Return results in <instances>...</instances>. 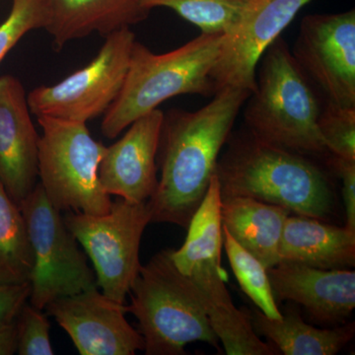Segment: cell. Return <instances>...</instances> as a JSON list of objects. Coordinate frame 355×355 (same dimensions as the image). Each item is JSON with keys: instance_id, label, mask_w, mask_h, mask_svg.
Here are the masks:
<instances>
[{"instance_id": "6da1fadb", "label": "cell", "mask_w": 355, "mask_h": 355, "mask_svg": "<svg viewBox=\"0 0 355 355\" xmlns=\"http://www.w3.org/2000/svg\"><path fill=\"white\" fill-rule=\"evenodd\" d=\"M251 92L224 87L197 111L164 113L157 166V188L149 198L151 222L188 228L202 205L236 119Z\"/></svg>"}, {"instance_id": "7a4b0ae2", "label": "cell", "mask_w": 355, "mask_h": 355, "mask_svg": "<svg viewBox=\"0 0 355 355\" xmlns=\"http://www.w3.org/2000/svg\"><path fill=\"white\" fill-rule=\"evenodd\" d=\"M216 175L221 198L245 197L324 220L334 195L326 173L303 154L268 144L246 128L231 132Z\"/></svg>"}, {"instance_id": "3957f363", "label": "cell", "mask_w": 355, "mask_h": 355, "mask_svg": "<svg viewBox=\"0 0 355 355\" xmlns=\"http://www.w3.org/2000/svg\"><path fill=\"white\" fill-rule=\"evenodd\" d=\"M221 195L216 175L188 226L183 246L171 250L178 270L193 287L228 355H275L279 350L254 331L245 309L231 299L221 268Z\"/></svg>"}, {"instance_id": "277c9868", "label": "cell", "mask_w": 355, "mask_h": 355, "mask_svg": "<svg viewBox=\"0 0 355 355\" xmlns=\"http://www.w3.org/2000/svg\"><path fill=\"white\" fill-rule=\"evenodd\" d=\"M223 36L202 33L164 53H153L135 41L123 89L103 118V135L108 139H116L133 121L177 96L211 97L216 94L211 71L220 53Z\"/></svg>"}, {"instance_id": "5b68a950", "label": "cell", "mask_w": 355, "mask_h": 355, "mask_svg": "<svg viewBox=\"0 0 355 355\" xmlns=\"http://www.w3.org/2000/svg\"><path fill=\"white\" fill-rule=\"evenodd\" d=\"M259 64L256 89L245 103L247 130L268 144L305 156L329 153L318 128L319 98L286 42L275 40Z\"/></svg>"}, {"instance_id": "8992f818", "label": "cell", "mask_w": 355, "mask_h": 355, "mask_svg": "<svg viewBox=\"0 0 355 355\" xmlns=\"http://www.w3.org/2000/svg\"><path fill=\"white\" fill-rule=\"evenodd\" d=\"M130 294L128 313L139 321L146 355L186 354L184 347L195 342L220 349L197 294L173 263L171 250L141 266Z\"/></svg>"}, {"instance_id": "52a82bcc", "label": "cell", "mask_w": 355, "mask_h": 355, "mask_svg": "<svg viewBox=\"0 0 355 355\" xmlns=\"http://www.w3.org/2000/svg\"><path fill=\"white\" fill-rule=\"evenodd\" d=\"M38 174L44 193L58 211L103 216L111 196L102 188L99 166L106 146L93 139L84 123L37 118Z\"/></svg>"}, {"instance_id": "ba28073f", "label": "cell", "mask_w": 355, "mask_h": 355, "mask_svg": "<svg viewBox=\"0 0 355 355\" xmlns=\"http://www.w3.org/2000/svg\"><path fill=\"white\" fill-rule=\"evenodd\" d=\"M62 218L92 261L98 287L109 298L125 304L142 266L140 242L151 222L148 202L119 198L103 216L67 211Z\"/></svg>"}, {"instance_id": "9c48e42d", "label": "cell", "mask_w": 355, "mask_h": 355, "mask_svg": "<svg viewBox=\"0 0 355 355\" xmlns=\"http://www.w3.org/2000/svg\"><path fill=\"white\" fill-rule=\"evenodd\" d=\"M34 257L30 304L39 310L55 299L74 295L97 286L96 275L79 250L41 184L22 205Z\"/></svg>"}, {"instance_id": "30bf717a", "label": "cell", "mask_w": 355, "mask_h": 355, "mask_svg": "<svg viewBox=\"0 0 355 355\" xmlns=\"http://www.w3.org/2000/svg\"><path fill=\"white\" fill-rule=\"evenodd\" d=\"M105 38L99 53L83 69L57 84L27 93L32 114L87 123L106 114L123 89L137 39L130 28Z\"/></svg>"}, {"instance_id": "8fae6325", "label": "cell", "mask_w": 355, "mask_h": 355, "mask_svg": "<svg viewBox=\"0 0 355 355\" xmlns=\"http://www.w3.org/2000/svg\"><path fill=\"white\" fill-rule=\"evenodd\" d=\"M291 53L326 101L355 108L354 9L305 16Z\"/></svg>"}, {"instance_id": "7c38bea8", "label": "cell", "mask_w": 355, "mask_h": 355, "mask_svg": "<svg viewBox=\"0 0 355 355\" xmlns=\"http://www.w3.org/2000/svg\"><path fill=\"white\" fill-rule=\"evenodd\" d=\"M98 288L55 299L44 310L69 334L81 355H133L144 350L141 334L125 319L127 306Z\"/></svg>"}, {"instance_id": "4fadbf2b", "label": "cell", "mask_w": 355, "mask_h": 355, "mask_svg": "<svg viewBox=\"0 0 355 355\" xmlns=\"http://www.w3.org/2000/svg\"><path fill=\"white\" fill-rule=\"evenodd\" d=\"M311 0H266L229 35L211 71L216 92L224 87L256 89L257 67L261 57Z\"/></svg>"}, {"instance_id": "5bb4252c", "label": "cell", "mask_w": 355, "mask_h": 355, "mask_svg": "<svg viewBox=\"0 0 355 355\" xmlns=\"http://www.w3.org/2000/svg\"><path fill=\"white\" fill-rule=\"evenodd\" d=\"M31 116L19 79L0 76V182L19 209L38 184L40 135Z\"/></svg>"}, {"instance_id": "9a60e30c", "label": "cell", "mask_w": 355, "mask_h": 355, "mask_svg": "<svg viewBox=\"0 0 355 355\" xmlns=\"http://www.w3.org/2000/svg\"><path fill=\"white\" fill-rule=\"evenodd\" d=\"M164 113L156 109L128 125L127 132L106 147L99 180L109 196L147 202L158 184L157 154Z\"/></svg>"}, {"instance_id": "2e32d148", "label": "cell", "mask_w": 355, "mask_h": 355, "mask_svg": "<svg viewBox=\"0 0 355 355\" xmlns=\"http://www.w3.org/2000/svg\"><path fill=\"white\" fill-rule=\"evenodd\" d=\"M268 275L275 301L302 306L317 323H343L354 310V270H322L280 261L268 268Z\"/></svg>"}, {"instance_id": "e0dca14e", "label": "cell", "mask_w": 355, "mask_h": 355, "mask_svg": "<svg viewBox=\"0 0 355 355\" xmlns=\"http://www.w3.org/2000/svg\"><path fill=\"white\" fill-rule=\"evenodd\" d=\"M46 30L57 50L92 34L108 36L148 17L140 0H48Z\"/></svg>"}, {"instance_id": "ac0fdd59", "label": "cell", "mask_w": 355, "mask_h": 355, "mask_svg": "<svg viewBox=\"0 0 355 355\" xmlns=\"http://www.w3.org/2000/svg\"><path fill=\"white\" fill-rule=\"evenodd\" d=\"M280 261L322 270L355 265V232L312 217H287L279 247ZM279 261V263H280Z\"/></svg>"}, {"instance_id": "d6986e66", "label": "cell", "mask_w": 355, "mask_h": 355, "mask_svg": "<svg viewBox=\"0 0 355 355\" xmlns=\"http://www.w3.org/2000/svg\"><path fill=\"white\" fill-rule=\"evenodd\" d=\"M289 214L284 207L254 198H221L222 227L266 268L280 261V241Z\"/></svg>"}, {"instance_id": "ffe728a7", "label": "cell", "mask_w": 355, "mask_h": 355, "mask_svg": "<svg viewBox=\"0 0 355 355\" xmlns=\"http://www.w3.org/2000/svg\"><path fill=\"white\" fill-rule=\"evenodd\" d=\"M245 311L254 331L266 336L282 354L335 355L355 335L354 322L334 329H318L294 311H287L282 319H270L259 309Z\"/></svg>"}, {"instance_id": "44dd1931", "label": "cell", "mask_w": 355, "mask_h": 355, "mask_svg": "<svg viewBox=\"0 0 355 355\" xmlns=\"http://www.w3.org/2000/svg\"><path fill=\"white\" fill-rule=\"evenodd\" d=\"M33 266L24 216L0 182V286L31 284Z\"/></svg>"}, {"instance_id": "7402d4cb", "label": "cell", "mask_w": 355, "mask_h": 355, "mask_svg": "<svg viewBox=\"0 0 355 355\" xmlns=\"http://www.w3.org/2000/svg\"><path fill=\"white\" fill-rule=\"evenodd\" d=\"M266 0H140L150 12L164 7L197 26L205 34H231Z\"/></svg>"}, {"instance_id": "603a6c76", "label": "cell", "mask_w": 355, "mask_h": 355, "mask_svg": "<svg viewBox=\"0 0 355 355\" xmlns=\"http://www.w3.org/2000/svg\"><path fill=\"white\" fill-rule=\"evenodd\" d=\"M222 246L242 291L254 305L270 319H282L268 275V268L256 257L236 242L225 228L222 227Z\"/></svg>"}, {"instance_id": "cb8c5ba5", "label": "cell", "mask_w": 355, "mask_h": 355, "mask_svg": "<svg viewBox=\"0 0 355 355\" xmlns=\"http://www.w3.org/2000/svg\"><path fill=\"white\" fill-rule=\"evenodd\" d=\"M48 0H12L10 13L0 24V64L28 33L48 24Z\"/></svg>"}, {"instance_id": "d4e9b609", "label": "cell", "mask_w": 355, "mask_h": 355, "mask_svg": "<svg viewBox=\"0 0 355 355\" xmlns=\"http://www.w3.org/2000/svg\"><path fill=\"white\" fill-rule=\"evenodd\" d=\"M318 128L329 153L355 160V108L326 101L318 119Z\"/></svg>"}, {"instance_id": "484cf974", "label": "cell", "mask_w": 355, "mask_h": 355, "mask_svg": "<svg viewBox=\"0 0 355 355\" xmlns=\"http://www.w3.org/2000/svg\"><path fill=\"white\" fill-rule=\"evenodd\" d=\"M20 355H53L50 323L42 310L26 302L16 318Z\"/></svg>"}, {"instance_id": "4316f807", "label": "cell", "mask_w": 355, "mask_h": 355, "mask_svg": "<svg viewBox=\"0 0 355 355\" xmlns=\"http://www.w3.org/2000/svg\"><path fill=\"white\" fill-rule=\"evenodd\" d=\"M330 164L336 176L342 180V193L345 203V227L355 232V160L331 155Z\"/></svg>"}, {"instance_id": "83f0119b", "label": "cell", "mask_w": 355, "mask_h": 355, "mask_svg": "<svg viewBox=\"0 0 355 355\" xmlns=\"http://www.w3.org/2000/svg\"><path fill=\"white\" fill-rule=\"evenodd\" d=\"M31 293V284L0 286V328L12 323Z\"/></svg>"}, {"instance_id": "f1b7e54d", "label": "cell", "mask_w": 355, "mask_h": 355, "mask_svg": "<svg viewBox=\"0 0 355 355\" xmlns=\"http://www.w3.org/2000/svg\"><path fill=\"white\" fill-rule=\"evenodd\" d=\"M18 350V331L16 319L0 328V355H12Z\"/></svg>"}]
</instances>
